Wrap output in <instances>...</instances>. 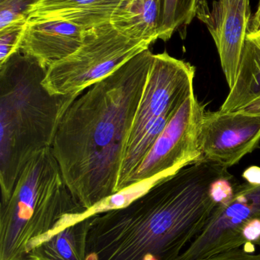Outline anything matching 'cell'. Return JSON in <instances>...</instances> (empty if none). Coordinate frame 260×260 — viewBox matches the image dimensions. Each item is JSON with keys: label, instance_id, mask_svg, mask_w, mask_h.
<instances>
[{"label": "cell", "instance_id": "6da1fadb", "mask_svg": "<svg viewBox=\"0 0 260 260\" xmlns=\"http://www.w3.org/2000/svg\"><path fill=\"white\" fill-rule=\"evenodd\" d=\"M227 170L201 158L125 206L93 212L87 260H179L219 203L214 185L232 177Z\"/></svg>", "mask_w": 260, "mask_h": 260}, {"label": "cell", "instance_id": "7a4b0ae2", "mask_svg": "<svg viewBox=\"0 0 260 260\" xmlns=\"http://www.w3.org/2000/svg\"><path fill=\"white\" fill-rule=\"evenodd\" d=\"M154 54L148 50L87 88L64 113L52 145L70 192L92 212L116 195L122 155Z\"/></svg>", "mask_w": 260, "mask_h": 260}, {"label": "cell", "instance_id": "3957f363", "mask_svg": "<svg viewBox=\"0 0 260 260\" xmlns=\"http://www.w3.org/2000/svg\"><path fill=\"white\" fill-rule=\"evenodd\" d=\"M47 70L20 50L0 64L1 201L30 159L52 147L63 115L79 96L50 94L42 84Z\"/></svg>", "mask_w": 260, "mask_h": 260}, {"label": "cell", "instance_id": "277c9868", "mask_svg": "<svg viewBox=\"0 0 260 260\" xmlns=\"http://www.w3.org/2000/svg\"><path fill=\"white\" fill-rule=\"evenodd\" d=\"M92 212L70 192L51 147L41 150L0 203V260H29L42 240Z\"/></svg>", "mask_w": 260, "mask_h": 260}, {"label": "cell", "instance_id": "5b68a950", "mask_svg": "<svg viewBox=\"0 0 260 260\" xmlns=\"http://www.w3.org/2000/svg\"><path fill=\"white\" fill-rule=\"evenodd\" d=\"M195 68L166 52L154 54L148 80L129 132L116 194L127 184L148 151L188 97L194 92Z\"/></svg>", "mask_w": 260, "mask_h": 260}, {"label": "cell", "instance_id": "8992f818", "mask_svg": "<svg viewBox=\"0 0 260 260\" xmlns=\"http://www.w3.org/2000/svg\"><path fill=\"white\" fill-rule=\"evenodd\" d=\"M151 44L127 38L111 22L85 29L80 47L47 69L43 85L52 94L80 95Z\"/></svg>", "mask_w": 260, "mask_h": 260}, {"label": "cell", "instance_id": "52a82bcc", "mask_svg": "<svg viewBox=\"0 0 260 260\" xmlns=\"http://www.w3.org/2000/svg\"><path fill=\"white\" fill-rule=\"evenodd\" d=\"M205 107L192 93L157 138L127 184V189L157 181L201 159L198 136Z\"/></svg>", "mask_w": 260, "mask_h": 260}, {"label": "cell", "instance_id": "ba28073f", "mask_svg": "<svg viewBox=\"0 0 260 260\" xmlns=\"http://www.w3.org/2000/svg\"><path fill=\"white\" fill-rule=\"evenodd\" d=\"M260 220V183L234 186L227 200L218 203L204 229L179 260H198L247 245L246 228Z\"/></svg>", "mask_w": 260, "mask_h": 260}, {"label": "cell", "instance_id": "9c48e42d", "mask_svg": "<svg viewBox=\"0 0 260 260\" xmlns=\"http://www.w3.org/2000/svg\"><path fill=\"white\" fill-rule=\"evenodd\" d=\"M201 158L228 169L260 143V112L206 113L198 136Z\"/></svg>", "mask_w": 260, "mask_h": 260}, {"label": "cell", "instance_id": "30bf717a", "mask_svg": "<svg viewBox=\"0 0 260 260\" xmlns=\"http://www.w3.org/2000/svg\"><path fill=\"white\" fill-rule=\"evenodd\" d=\"M196 16L215 41L230 89L238 76L251 18L250 0H198Z\"/></svg>", "mask_w": 260, "mask_h": 260}, {"label": "cell", "instance_id": "8fae6325", "mask_svg": "<svg viewBox=\"0 0 260 260\" xmlns=\"http://www.w3.org/2000/svg\"><path fill=\"white\" fill-rule=\"evenodd\" d=\"M83 30L61 20L27 21L19 50L47 70L78 50L82 43Z\"/></svg>", "mask_w": 260, "mask_h": 260}, {"label": "cell", "instance_id": "7c38bea8", "mask_svg": "<svg viewBox=\"0 0 260 260\" xmlns=\"http://www.w3.org/2000/svg\"><path fill=\"white\" fill-rule=\"evenodd\" d=\"M122 0H38L27 21L61 20L82 29L110 22Z\"/></svg>", "mask_w": 260, "mask_h": 260}, {"label": "cell", "instance_id": "4fadbf2b", "mask_svg": "<svg viewBox=\"0 0 260 260\" xmlns=\"http://www.w3.org/2000/svg\"><path fill=\"white\" fill-rule=\"evenodd\" d=\"M219 111L260 112V34H247L236 81Z\"/></svg>", "mask_w": 260, "mask_h": 260}, {"label": "cell", "instance_id": "5bb4252c", "mask_svg": "<svg viewBox=\"0 0 260 260\" xmlns=\"http://www.w3.org/2000/svg\"><path fill=\"white\" fill-rule=\"evenodd\" d=\"M162 0H122L111 21L116 30L130 39L158 40Z\"/></svg>", "mask_w": 260, "mask_h": 260}, {"label": "cell", "instance_id": "9a60e30c", "mask_svg": "<svg viewBox=\"0 0 260 260\" xmlns=\"http://www.w3.org/2000/svg\"><path fill=\"white\" fill-rule=\"evenodd\" d=\"M93 213L44 238L29 252V260H87Z\"/></svg>", "mask_w": 260, "mask_h": 260}, {"label": "cell", "instance_id": "2e32d148", "mask_svg": "<svg viewBox=\"0 0 260 260\" xmlns=\"http://www.w3.org/2000/svg\"><path fill=\"white\" fill-rule=\"evenodd\" d=\"M198 0H162L158 39L169 41L179 30L181 34L196 16Z\"/></svg>", "mask_w": 260, "mask_h": 260}, {"label": "cell", "instance_id": "e0dca14e", "mask_svg": "<svg viewBox=\"0 0 260 260\" xmlns=\"http://www.w3.org/2000/svg\"><path fill=\"white\" fill-rule=\"evenodd\" d=\"M27 24V18H23L0 28V64L19 50Z\"/></svg>", "mask_w": 260, "mask_h": 260}, {"label": "cell", "instance_id": "ac0fdd59", "mask_svg": "<svg viewBox=\"0 0 260 260\" xmlns=\"http://www.w3.org/2000/svg\"><path fill=\"white\" fill-rule=\"evenodd\" d=\"M38 0H0V28L20 18H27Z\"/></svg>", "mask_w": 260, "mask_h": 260}, {"label": "cell", "instance_id": "d6986e66", "mask_svg": "<svg viewBox=\"0 0 260 260\" xmlns=\"http://www.w3.org/2000/svg\"><path fill=\"white\" fill-rule=\"evenodd\" d=\"M255 246L247 244L241 248L214 255L198 260H260V251L256 253Z\"/></svg>", "mask_w": 260, "mask_h": 260}, {"label": "cell", "instance_id": "ffe728a7", "mask_svg": "<svg viewBox=\"0 0 260 260\" xmlns=\"http://www.w3.org/2000/svg\"><path fill=\"white\" fill-rule=\"evenodd\" d=\"M247 34H260V6H258L256 12L250 18Z\"/></svg>", "mask_w": 260, "mask_h": 260}, {"label": "cell", "instance_id": "44dd1931", "mask_svg": "<svg viewBox=\"0 0 260 260\" xmlns=\"http://www.w3.org/2000/svg\"><path fill=\"white\" fill-rule=\"evenodd\" d=\"M243 177L250 183H260V168L251 167L244 173Z\"/></svg>", "mask_w": 260, "mask_h": 260}, {"label": "cell", "instance_id": "7402d4cb", "mask_svg": "<svg viewBox=\"0 0 260 260\" xmlns=\"http://www.w3.org/2000/svg\"><path fill=\"white\" fill-rule=\"evenodd\" d=\"M258 6H260V0H259V3H258Z\"/></svg>", "mask_w": 260, "mask_h": 260}, {"label": "cell", "instance_id": "603a6c76", "mask_svg": "<svg viewBox=\"0 0 260 260\" xmlns=\"http://www.w3.org/2000/svg\"><path fill=\"white\" fill-rule=\"evenodd\" d=\"M259 248H260V244H259Z\"/></svg>", "mask_w": 260, "mask_h": 260}]
</instances>
